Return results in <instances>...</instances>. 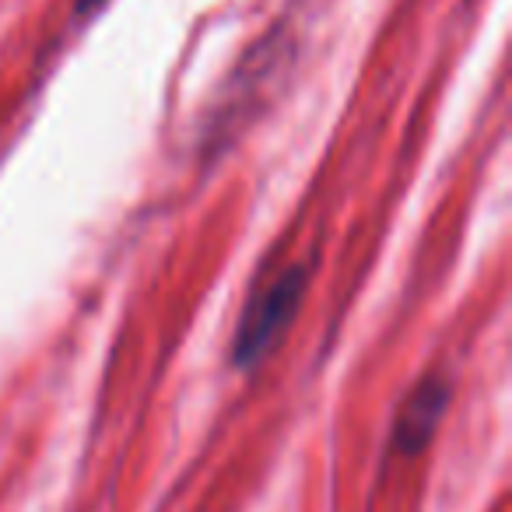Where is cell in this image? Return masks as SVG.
<instances>
[{
  "label": "cell",
  "instance_id": "obj_3",
  "mask_svg": "<svg viewBox=\"0 0 512 512\" xmlns=\"http://www.w3.org/2000/svg\"><path fill=\"white\" fill-rule=\"evenodd\" d=\"M106 8V0H74V15L78 18H92Z\"/></svg>",
  "mask_w": 512,
  "mask_h": 512
},
{
  "label": "cell",
  "instance_id": "obj_2",
  "mask_svg": "<svg viewBox=\"0 0 512 512\" xmlns=\"http://www.w3.org/2000/svg\"><path fill=\"white\" fill-rule=\"evenodd\" d=\"M453 400V383L442 372H428L418 383L407 390V397L400 400L397 414H393L390 428V453L397 456H418L428 442L435 439L442 418L449 411Z\"/></svg>",
  "mask_w": 512,
  "mask_h": 512
},
{
  "label": "cell",
  "instance_id": "obj_1",
  "mask_svg": "<svg viewBox=\"0 0 512 512\" xmlns=\"http://www.w3.org/2000/svg\"><path fill=\"white\" fill-rule=\"evenodd\" d=\"M309 292V264H292L260 285L249 302L242 306V316L232 334V365L239 372H249L264 362L281 344L285 330L295 323L302 302Z\"/></svg>",
  "mask_w": 512,
  "mask_h": 512
}]
</instances>
